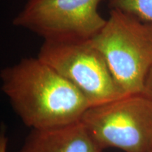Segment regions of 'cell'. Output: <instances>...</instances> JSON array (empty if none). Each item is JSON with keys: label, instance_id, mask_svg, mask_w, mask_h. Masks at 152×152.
Returning a JSON list of instances; mask_svg holds the SVG:
<instances>
[{"label": "cell", "instance_id": "cell-6", "mask_svg": "<svg viewBox=\"0 0 152 152\" xmlns=\"http://www.w3.org/2000/svg\"><path fill=\"white\" fill-rule=\"evenodd\" d=\"M81 121L47 129H33L18 152H102Z\"/></svg>", "mask_w": 152, "mask_h": 152}, {"label": "cell", "instance_id": "cell-3", "mask_svg": "<svg viewBox=\"0 0 152 152\" xmlns=\"http://www.w3.org/2000/svg\"><path fill=\"white\" fill-rule=\"evenodd\" d=\"M80 121L102 149L152 151V97L143 92L90 106Z\"/></svg>", "mask_w": 152, "mask_h": 152}, {"label": "cell", "instance_id": "cell-8", "mask_svg": "<svg viewBox=\"0 0 152 152\" xmlns=\"http://www.w3.org/2000/svg\"><path fill=\"white\" fill-rule=\"evenodd\" d=\"M143 93L152 97V68L146 79Z\"/></svg>", "mask_w": 152, "mask_h": 152}, {"label": "cell", "instance_id": "cell-10", "mask_svg": "<svg viewBox=\"0 0 152 152\" xmlns=\"http://www.w3.org/2000/svg\"><path fill=\"white\" fill-rule=\"evenodd\" d=\"M151 152H152V151H151Z\"/></svg>", "mask_w": 152, "mask_h": 152}, {"label": "cell", "instance_id": "cell-9", "mask_svg": "<svg viewBox=\"0 0 152 152\" xmlns=\"http://www.w3.org/2000/svg\"><path fill=\"white\" fill-rule=\"evenodd\" d=\"M8 140L5 136L4 132H1L0 135V152H7Z\"/></svg>", "mask_w": 152, "mask_h": 152}, {"label": "cell", "instance_id": "cell-7", "mask_svg": "<svg viewBox=\"0 0 152 152\" xmlns=\"http://www.w3.org/2000/svg\"><path fill=\"white\" fill-rule=\"evenodd\" d=\"M110 9L124 11L152 24V0H109Z\"/></svg>", "mask_w": 152, "mask_h": 152}, {"label": "cell", "instance_id": "cell-4", "mask_svg": "<svg viewBox=\"0 0 152 152\" xmlns=\"http://www.w3.org/2000/svg\"><path fill=\"white\" fill-rule=\"evenodd\" d=\"M37 57L75 87L91 106L127 95L90 39L44 41Z\"/></svg>", "mask_w": 152, "mask_h": 152}, {"label": "cell", "instance_id": "cell-5", "mask_svg": "<svg viewBox=\"0 0 152 152\" xmlns=\"http://www.w3.org/2000/svg\"><path fill=\"white\" fill-rule=\"evenodd\" d=\"M101 0H28L13 25L44 41L88 40L106 19L99 12Z\"/></svg>", "mask_w": 152, "mask_h": 152}, {"label": "cell", "instance_id": "cell-1", "mask_svg": "<svg viewBox=\"0 0 152 152\" xmlns=\"http://www.w3.org/2000/svg\"><path fill=\"white\" fill-rule=\"evenodd\" d=\"M0 77L11 107L31 130L78 122L91 106L75 87L38 57L7 66Z\"/></svg>", "mask_w": 152, "mask_h": 152}, {"label": "cell", "instance_id": "cell-2", "mask_svg": "<svg viewBox=\"0 0 152 152\" xmlns=\"http://www.w3.org/2000/svg\"><path fill=\"white\" fill-rule=\"evenodd\" d=\"M90 40L125 94L144 92L152 68V24L124 11L110 9L109 18Z\"/></svg>", "mask_w": 152, "mask_h": 152}]
</instances>
